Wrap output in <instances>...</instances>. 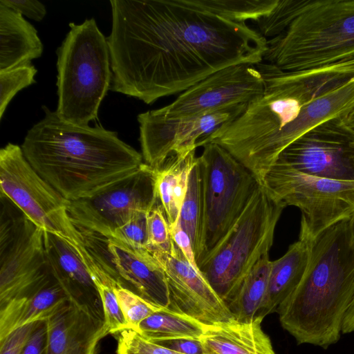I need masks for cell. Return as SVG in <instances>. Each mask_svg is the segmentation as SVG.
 Returning <instances> with one entry per match:
<instances>
[{"label":"cell","mask_w":354,"mask_h":354,"mask_svg":"<svg viewBox=\"0 0 354 354\" xmlns=\"http://www.w3.org/2000/svg\"><path fill=\"white\" fill-rule=\"evenodd\" d=\"M111 88L147 104L225 67L263 62L267 39L187 0H111Z\"/></svg>","instance_id":"obj_1"},{"label":"cell","mask_w":354,"mask_h":354,"mask_svg":"<svg viewBox=\"0 0 354 354\" xmlns=\"http://www.w3.org/2000/svg\"><path fill=\"white\" fill-rule=\"evenodd\" d=\"M21 145L37 174L67 201L90 197L136 173L142 153L100 125L78 126L43 106Z\"/></svg>","instance_id":"obj_2"},{"label":"cell","mask_w":354,"mask_h":354,"mask_svg":"<svg viewBox=\"0 0 354 354\" xmlns=\"http://www.w3.org/2000/svg\"><path fill=\"white\" fill-rule=\"evenodd\" d=\"M353 298L354 243L347 218L313 240L304 277L276 312L297 344L327 349L339 340Z\"/></svg>","instance_id":"obj_3"},{"label":"cell","mask_w":354,"mask_h":354,"mask_svg":"<svg viewBox=\"0 0 354 354\" xmlns=\"http://www.w3.org/2000/svg\"><path fill=\"white\" fill-rule=\"evenodd\" d=\"M354 59V0H308L280 35L267 39L263 62L283 71Z\"/></svg>","instance_id":"obj_4"},{"label":"cell","mask_w":354,"mask_h":354,"mask_svg":"<svg viewBox=\"0 0 354 354\" xmlns=\"http://www.w3.org/2000/svg\"><path fill=\"white\" fill-rule=\"evenodd\" d=\"M57 49L56 112L64 121L88 126L97 118L101 102L111 88L112 71L107 38L95 19L71 22Z\"/></svg>","instance_id":"obj_5"},{"label":"cell","mask_w":354,"mask_h":354,"mask_svg":"<svg viewBox=\"0 0 354 354\" xmlns=\"http://www.w3.org/2000/svg\"><path fill=\"white\" fill-rule=\"evenodd\" d=\"M284 208L259 184L234 225L199 264L203 275L225 304L252 268L269 254Z\"/></svg>","instance_id":"obj_6"},{"label":"cell","mask_w":354,"mask_h":354,"mask_svg":"<svg viewBox=\"0 0 354 354\" xmlns=\"http://www.w3.org/2000/svg\"><path fill=\"white\" fill-rule=\"evenodd\" d=\"M203 147L197 157L203 209L198 266L234 225L259 185L252 174L221 146L209 142Z\"/></svg>","instance_id":"obj_7"},{"label":"cell","mask_w":354,"mask_h":354,"mask_svg":"<svg viewBox=\"0 0 354 354\" xmlns=\"http://www.w3.org/2000/svg\"><path fill=\"white\" fill-rule=\"evenodd\" d=\"M0 188L1 196L37 227L64 239L83 261L88 257L85 239L68 216L69 201L37 174L17 145L8 143L0 150Z\"/></svg>","instance_id":"obj_8"},{"label":"cell","mask_w":354,"mask_h":354,"mask_svg":"<svg viewBox=\"0 0 354 354\" xmlns=\"http://www.w3.org/2000/svg\"><path fill=\"white\" fill-rule=\"evenodd\" d=\"M261 185L276 203L301 210L299 235L312 239L354 212V181L313 176L274 164Z\"/></svg>","instance_id":"obj_9"},{"label":"cell","mask_w":354,"mask_h":354,"mask_svg":"<svg viewBox=\"0 0 354 354\" xmlns=\"http://www.w3.org/2000/svg\"><path fill=\"white\" fill-rule=\"evenodd\" d=\"M7 202L1 210L0 308L30 297L52 276L44 231L13 203L11 207L10 200Z\"/></svg>","instance_id":"obj_10"},{"label":"cell","mask_w":354,"mask_h":354,"mask_svg":"<svg viewBox=\"0 0 354 354\" xmlns=\"http://www.w3.org/2000/svg\"><path fill=\"white\" fill-rule=\"evenodd\" d=\"M157 169L144 163L139 170L95 194L69 201L71 221L83 235L106 239L140 212L158 202Z\"/></svg>","instance_id":"obj_11"},{"label":"cell","mask_w":354,"mask_h":354,"mask_svg":"<svg viewBox=\"0 0 354 354\" xmlns=\"http://www.w3.org/2000/svg\"><path fill=\"white\" fill-rule=\"evenodd\" d=\"M247 104L186 118H167L154 110L138 114L139 140L145 163L158 169L171 155L196 149L198 141L240 115Z\"/></svg>","instance_id":"obj_12"},{"label":"cell","mask_w":354,"mask_h":354,"mask_svg":"<svg viewBox=\"0 0 354 354\" xmlns=\"http://www.w3.org/2000/svg\"><path fill=\"white\" fill-rule=\"evenodd\" d=\"M274 164L313 176L354 181V133L339 118L329 120L292 142Z\"/></svg>","instance_id":"obj_13"},{"label":"cell","mask_w":354,"mask_h":354,"mask_svg":"<svg viewBox=\"0 0 354 354\" xmlns=\"http://www.w3.org/2000/svg\"><path fill=\"white\" fill-rule=\"evenodd\" d=\"M263 90L264 80L256 64L241 63L215 72L154 111L167 118L192 117L248 103Z\"/></svg>","instance_id":"obj_14"},{"label":"cell","mask_w":354,"mask_h":354,"mask_svg":"<svg viewBox=\"0 0 354 354\" xmlns=\"http://www.w3.org/2000/svg\"><path fill=\"white\" fill-rule=\"evenodd\" d=\"M149 251L165 272L169 293L168 309L205 326L234 319L201 271L189 263L175 243L170 252Z\"/></svg>","instance_id":"obj_15"},{"label":"cell","mask_w":354,"mask_h":354,"mask_svg":"<svg viewBox=\"0 0 354 354\" xmlns=\"http://www.w3.org/2000/svg\"><path fill=\"white\" fill-rule=\"evenodd\" d=\"M104 248H88L115 283L159 308H167L169 293L161 266L147 249L136 248L113 238L100 237Z\"/></svg>","instance_id":"obj_16"},{"label":"cell","mask_w":354,"mask_h":354,"mask_svg":"<svg viewBox=\"0 0 354 354\" xmlns=\"http://www.w3.org/2000/svg\"><path fill=\"white\" fill-rule=\"evenodd\" d=\"M44 245L51 274L68 301L90 316L104 322L100 295L86 264L64 239L46 232Z\"/></svg>","instance_id":"obj_17"},{"label":"cell","mask_w":354,"mask_h":354,"mask_svg":"<svg viewBox=\"0 0 354 354\" xmlns=\"http://www.w3.org/2000/svg\"><path fill=\"white\" fill-rule=\"evenodd\" d=\"M46 354H95L108 334L104 322L84 312L68 300L47 318Z\"/></svg>","instance_id":"obj_18"},{"label":"cell","mask_w":354,"mask_h":354,"mask_svg":"<svg viewBox=\"0 0 354 354\" xmlns=\"http://www.w3.org/2000/svg\"><path fill=\"white\" fill-rule=\"evenodd\" d=\"M263 319L248 322L234 319L206 326L200 339L204 354H277L261 328Z\"/></svg>","instance_id":"obj_19"},{"label":"cell","mask_w":354,"mask_h":354,"mask_svg":"<svg viewBox=\"0 0 354 354\" xmlns=\"http://www.w3.org/2000/svg\"><path fill=\"white\" fill-rule=\"evenodd\" d=\"M313 240L299 235L285 254L272 261L267 293L257 317L264 318L276 312L299 284L310 263Z\"/></svg>","instance_id":"obj_20"},{"label":"cell","mask_w":354,"mask_h":354,"mask_svg":"<svg viewBox=\"0 0 354 354\" xmlns=\"http://www.w3.org/2000/svg\"><path fill=\"white\" fill-rule=\"evenodd\" d=\"M43 50L35 28L20 13L0 3V71L30 63Z\"/></svg>","instance_id":"obj_21"},{"label":"cell","mask_w":354,"mask_h":354,"mask_svg":"<svg viewBox=\"0 0 354 354\" xmlns=\"http://www.w3.org/2000/svg\"><path fill=\"white\" fill-rule=\"evenodd\" d=\"M68 300L64 291L52 275L30 297L0 308V340L20 327L46 319Z\"/></svg>","instance_id":"obj_22"},{"label":"cell","mask_w":354,"mask_h":354,"mask_svg":"<svg viewBox=\"0 0 354 354\" xmlns=\"http://www.w3.org/2000/svg\"><path fill=\"white\" fill-rule=\"evenodd\" d=\"M195 151L173 154L157 169L158 196L169 225L178 220L189 174L197 159Z\"/></svg>","instance_id":"obj_23"},{"label":"cell","mask_w":354,"mask_h":354,"mask_svg":"<svg viewBox=\"0 0 354 354\" xmlns=\"http://www.w3.org/2000/svg\"><path fill=\"white\" fill-rule=\"evenodd\" d=\"M271 263L269 254L262 257L226 304L234 319L248 322L257 317L267 293Z\"/></svg>","instance_id":"obj_24"},{"label":"cell","mask_w":354,"mask_h":354,"mask_svg":"<svg viewBox=\"0 0 354 354\" xmlns=\"http://www.w3.org/2000/svg\"><path fill=\"white\" fill-rule=\"evenodd\" d=\"M206 326L168 308H160L138 325L137 332L150 341L191 338L200 339Z\"/></svg>","instance_id":"obj_25"},{"label":"cell","mask_w":354,"mask_h":354,"mask_svg":"<svg viewBox=\"0 0 354 354\" xmlns=\"http://www.w3.org/2000/svg\"><path fill=\"white\" fill-rule=\"evenodd\" d=\"M203 218L202 180L197 158L189 174L187 192L178 220L191 239L196 257L201 244Z\"/></svg>","instance_id":"obj_26"},{"label":"cell","mask_w":354,"mask_h":354,"mask_svg":"<svg viewBox=\"0 0 354 354\" xmlns=\"http://www.w3.org/2000/svg\"><path fill=\"white\" fill-rule=\"evenodd\" d=\"M198 8L226 19L240 23L254 22L267 15L278 0H187Z\"/></svg>","instance_id":"obj_27"},{"label":"cell","mask_w":354,"mask_h":354,"mask_svg":"<svg viewBox=\"0 0 354 354\" xmlns=\"http://www.w3.org/2000/svg\"><path fill=\"white\" fill-rule=\"evenodd\" d=\"M87 268L101 297L107 334H117L124 329H131L118 301L113 279L95 259L88 264Z\"/></svg>","instance_id":"obj_28"},{"label":"cell","mask_w":354,"mask_h":354,"mask_svg":"<svg viewBox=\"0 0 354 354\" xmlns=\"http://www.w3.org/2000/svg\"><path fill=\"white\" fill-rule=\"evenodd\" d=\"M308 0H278L267 15L256 21L259 32L266 39L283 32L302 12Z\"/></svg>","instance_id":"obj_29"},{"label":"cell","mask_w":354,"mask_h":354,"mask_svg":"<svg viewBox=\"0 0 354 354\" xmlns=\"http://www.w3.org/2000/svg\"><path fill=\"white\" fill-rule=\"evenodd\" d=\"M37 72L31 63L0 71V119L13 97L19 91L36 82Z\"/></svg>","instance_id":"obj_30"},{"label":"cell","mask_w":354,"mask_h":354,"mask_svg":"<svg viewBox=\"0 0 354 354\" xmlns=\"http://www.w3.org/2000/svg\"><path fill=\"white\" fill-rule=\"evenodd\" d=\"M148 250L170 252L174 245L163 207L160 201L147 213Z\"/></svg>","instance_id":"obj_31"},{"label":"cell","mask_w":354,"mask_h":354,"mask_svg":"<svg viewBox=\"0 0 354 354\" xmlns=\"http://www.w3.org/2000/svg\"><path fill=\"white\" fill-rule=\"evenodd\" d=\"M114 290L130 328L136 331L142 320L160 309L133 292L121 286H115Z\"/></svg>","instance_id":"obj_32"},{"label":"cell","mask_w":354,"mask_h":354,"mask_svg":"<svg viewBox=\"0 0 354 354\" xmlns=\"http://www.w3.org/2000/svg\"><path fill=\"white\" fill-rule=\"evenodd\" d=\"M117 334L115 354H181L146 339L133 329Z\"/></svg>","instance_id":"obj_33"},{"label":"cell","mask_w":354,"mask_h":354,"mask_svg":"<svg viewBox=\"0 0 354 354\" xmlns=\"http://www.w3.org/2000/svg\"><path fill=\"white\" fill-rule=\"evenodd\" d=\"M148 212H140L135 214L128 222L116 229L110 238L133 248L147 250V216Z\"/></svg>","instance_id":"obj_34"},{"label":"cell","mask_w":354,"mask_h":354,"mask_svg":"<svg viewBox=\"0 0 354 354\" xmlns=\"http://www.w3.org/2000/svg\"><path fill=\"white\" fill-rule=\"evenodd\" d=\"M38 322L20 327L0 340V354H21Z\"/></svg>","instance_id":"obj_35"},{"label":"cell","mask_w":354,"mask_h":354,"mask_svg":"<svg viewBox=\"0 0 354 354\" xmlns=\"http://www.w3.org/2000/svg\"><path fill=\"white\" fill-rule=\"evenodd\" d=\"M8 8L35 21H41L46 15L45 6L36 0H1Z\"/></svg>","instance_id":"obj_36"},{"label":"cell","mask_w":354,"mask_h":354,"mask_svg":"<svg viewBox=\"0 0 354 354\" xmlns=\"http://www.w3.org/2000/svg\"><path fill=\"white\" fill-rule=\"evenodd\" d=\"M171 237L186 260L195 269L200 270L196 260L194 250L190 237L182 228L178 221L169 225Z\"/></svg>","instance_id":"obj_37"},{"label":"cell","mask_w":354,"mask_h":354,"mask_svg":"<svg viewBox=\"0 0 354 354\" xmlns=\"http://www.w3.org/2000/svg\"><path fill=\"white\" fill-rule=\"evenodd\" d=\"M48 338L47 319L39 321L21 354H46Z\"/></svg>","instance_id":"obj_38"},{"label":"cell","mask_w":354,"mask_h":354,"mask_svg":"<svg viewBox=\"0 0 354 354\" xmlns=\"http://www.w3.org/2000/svg\"><path fill=\"white\" fill-rule=\"evenodd\" d=\"M153 342L181 354H204L202 343L197 339L177 338Z\"/></svg>","instance_id":"obj_39"},{"label":"cell","mask_w":354,"mask_h":354,"mask_svg":"<svg viewBox=\"0 0 354 354\" xmlns=\"http://www.w3.org/2000/svg\"><path fill=\"white\" fill-rule=\"evenodd\" d=\"M354 332V298L349 306L344 319L342 334H349Z\"/></svg>","instance_id":"obj_40"},{"label":"cell","mask_w":354,"mask_h":354,"mask_svg":"<svg viewBox=\"0 0 354 354\" xmlns=\"http://www.w3.org/2000/svg\"><path fill=\"white\" fill-rule=\"evenodd\" d=\"M341 124L354 133V106L339 117Z\"/></svg>","instance_id":"obj_41"},{"label":"cell","mask_w":354,"mask_h":354,"mask_svg":"<svg viewBox=\"0 0 354 354\" xmlns=\"http://www.w3.org/2000/svg\"><path fill=\"white\" fill-rule=\"evenodd\" d=\"M348 227L349 232L351 237V240L354 243V212L352 214L348 217Z\"/></svg>","instance_id":"obj_42"}]
</instances>
